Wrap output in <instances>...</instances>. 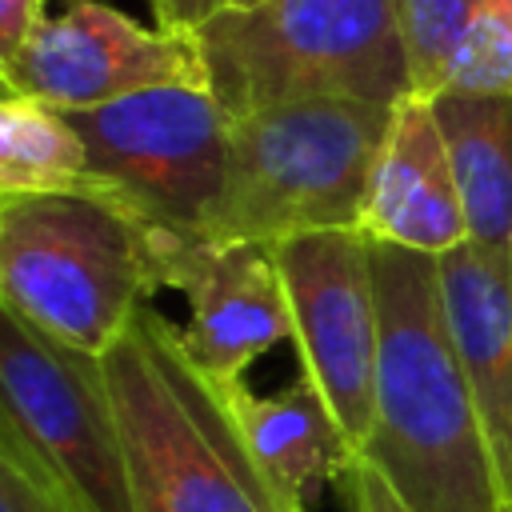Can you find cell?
Listing matches in <instances>:
<instances>
[{
	"label": "cell",
	"mask_w": 512,
	"mask_h": 512,
	"mask_svg": "<svg viewBox=\"0 0 512 512\" xmlns=\"http://www.w3.org/2000/svg\"><path fill=\"white\" fill-rule=\"evenodd\" d=\"M380 356L360 464L412 512H504L488 432L448 332L440 264L372 244Z\"/></svg>",
	"instance_id": "cell-1"
},
{
	"label": "cell",
	"mask_w": 512,
	"mask_h": 512,
	"mask_svg": "<svg viewBox=\"0 0 512 512\" xmlns=\"http://www.w3.org/2000/svg\"><path fill=\"white\" fill-rule=\"evenodd\" d=\"M100 360L132 512H304L252 452L232 392L188 356L180 324L156 304L140 308Z\"/></svg>",
	"instance_id": "cell-2"
},
{
	"label": "cell",
	"mask_w": 512,
	"mask_h": 512,
	"mask_svg": "<svg viewBox=\"0 0 512 512\" xmlns=\"http://www.w3.org/2000/svg\"><path fill=\"white\" fill-rule=\"evenodd\" d=\"M164 228L108 192L0 196V308L104 356L164 280Z\"/></svg>",
	"instance_id": "cell-3"
},
{
	"label": "cell",
	"mask_w": 512,
	"mask_h": 512,
	"mask_svg": "<svg viewBox=\"0 0 512 512\" xmlns=\"http://www.w3.org/2000/svg\"><path fill=\"white\" fill-rule=\"evenodd\" d=\"M208 88L228 116L288 100L412 96L396 0H256L196 28Z\"/></svg>",
	"instance_id": "cell-4"
},
{
	"label": "cell",
	"mask_w": 512,
	"mask_h": 512,
	"mask_svg": "<svg viewBox=\"0 0 512 512\" xmlns=\"http://www.w3.org/2000/svg\"><path fill=\"white\" fill-rule=\"evenodd\" d=\"M392 104L288 100L232 116L228 168L208 236L284 240L356 228Z\"/></svg>",
	"instance_id": "cell-5"
},
{
	"label": "cell",
	"mask_w": 512,
	"mask_h": 512,
	"mask_svg": "<svg viewBox=\"0 0 512 512\" xmlns=\"http://www.w3.org/2000/svg\"><path fill=\"white\" fill-rule=\"evenodd\" d=\"M0 452L40 472L72 512H132L104 360L0 308Z\"/></svg>",
	"instance_id": "cell-6"
},
{
	"label": "cell",
	"mask_w": 512,
	"mask_h": 512,
	"mask_svg": "<svg viewBox=\"0 0 512 512\" xmlns=\"http://www.w3.org/2000/svg\"><path fill=\"white\" fill-rule=\"evenodd\" d=\"M68 116L84 140L92 188L164 232H208L232 132L212 88H152Z\"/></svg>",
	"instance_id": "cell-7"
},
{
	"label": "cell",
	"mask_w": 512,
	"mask_h": 512,
	"mask_svg": "<svg viewBox=\"0 0 512 512\" xmlns=\"http://www.w3.org/2000/svg\"><path fill=\"white\" fill-rule=\"evenodd\" d=\"M0 84L4 96L84 112L152 88H208V68L196 32L148 28L104 0H64L0 60Z\"/></svg>",
	"instance_id": "cell-8"
},
{
	"label": "cell",
	"mask_w": 512,
	"mask_h": 512,
	"mask_svg": "<svg viewBox=\"0 0 512 512\" xmlns=\"http://www.w3.org/2000/svg\"><path fill=\"white\" fill-rule=\"evenodd\" d=\"M300 376H308L356 448L372 428L380 304L372 240L356 228L308 232L276 248Z\"/></svg>",
	"instance_id": "cell-9"
},
{
	"label": "cell",
	"mask_w": 512,
	"mask_h": 512,
	"mask_svg": "<svg viewBox=\"0 0 512 512\" xmlns=\"http://www.w3.org/2000/svg\"><path fill=\"white\" fill-rule=\"evenodd\" d=\"M164 280L184 292L188 356L224 388L244 384L252 360L292 340V312L272 244L208 232L164 236Z\"/></svg>",
	"instance_id": "cell-10"
},
{
	"label": "cell",
	"mask_w": 512,
	"mask_h": 512,
	"mask_svg": "<svg viewBox=\"0 0 512 512\" xmlns=\"http://www.w3.org/2000/svg\"><path fill=\"white\" fill-rule=\"evenodd\" d=\"M356 232L372 244L448 256L468 244V220L452 176L448 144L432 100L412 92L392 104L388 132L376 148Z\"/></svg>",
	"instance_id": "cell-11"
},
{
	"label": "cell",
	"mask_w": 512,
	"mask_h": 512,
	"mask_svg": "<svg viewBox=\"0 0 512 512\" xmlns=\"http://www.w3.org/2000/svg\"><path fill=\"white\" fill-rule=\"evenodd\" d=\"M440 264L452 344L468 372L504 504H512V244H460Z\"/></svg>",
	"instance_id": "cell-12"
},
{
	"label": "cell",
	"mask_w": 512,
	"mask_h": 512,
	"mask_svg": "<svg viewBox=\"0 0 512 512\" xmlns=\"http://www.w3.org/2000/svg\"><path fill=\"white\" fill-rule=\"evenodd\" d=\"M228 392L252 452L296 500H304L316 484H340L360 464V448L308 376H296L268 396L252 392L248 384Z\"/></svg>",
	"instance_id": "cell-13"
},
{
	"label": "cell",
	"mask_w": 512,
	"mask_h": 512,
	"mask_svg": "<svg viewBox=\"0 0 512 512\" xmlns=\"http://www.w3.org/2000/svg\"><path fill=\"white\" fill-rule=\"evenodd\" d=\"M428 100L448 144L468 240L512 244V96L436 92Z\"/></svg>",
	"instance_id": "cell-14"
},
{
	"label": "cell",
	"mask_w": 512,
	"mask_h": 512,
	"mask_svg": "<svg viewBox=\"0 0 512 512\" xmlns=\"http://www.w3.org/2000/svg\"><path fill=\"white\" fill-rule=\"evenodd\" d=\"M88 184V152L68 112L28 100H0V196L76 192Z\"/></svg>",
	"instance_id": "cell-15"
},
{
	"label": "cell",
	"mask_w": 512,
	"mask_h": 512,
	"mask_svg": "<svg viewBox=\"0 0 512 512\" xmlns=\"http://www.w3.org/2000/svg\"><path fill=\"white\" fill-rule=\"evenodd\" d=\"M440 92L512 96V0H480L464 20Z\"/></svg>",
	"instance_id": "cell-16"
},
{
	"label": "cell",
	"mask_w": 512,
	"mask_h": 512,
	"mask_svg": "<svg viewBox=\"0 0 512 512\" xmlns=\"http://www.w3.org/2000/svg\"><path fill=\"white\" fill-rule=\"evenodd\" d=\"M480 0H396L400 32L412 64V88L420 96H436L444 84V68L452 44Z\"/></svg>",
	"instance_id": "cell-17"
},
{
	"label": "cell",
	"mask_w": 512,
	"mask_h": 512,
	"mask_svg": "<svg viewBox=\"0 0 512 512\" xmlns=\"http://www.w3.org/2000/svg\"><path fill=\"white\" fill-rule=\"evenodd\" d=\"M0 512H72L68 500L24 460L0 452Z\"/></svg>",
	"instance_id": "cell-18"
},
{
	"label": "cell",
	"mask_w": 512,
	"mask_h": 512,
	"mask_svg": "<svg viewBox=\"0 0 512 512\" xmlns=\"http://www.w3.org/2000/svg\"><path fill=\"white\" fill-rule=\"evenodd\" d=\"M340 488H344L348 512H412V508H404L400 496L384 484V476L372 472L368 464H356V468L340 480Z\"/></svg>",
	"instance_id": "cell-19"
},
{
	"label": "cell",
	"mask_w": 512,
	"mask_h": 512,
	"mask_svg": "<svg viewBox=\"0 0 512 512\" xmlns=\"http://www.w3.org/2000/svg\"><path fill=\"white\" fill-rule=\"evenodd\" d=\"M152 16L160 28H180V32H196L200 24H208L212 16H220L224 8H232V0H148Z\"/></svg>",
	"instance_id": "cell-20"
},
{
	"label": "cell",
	"mask_w": 512,
	"mask_h": 512,
	"mask_svg": "<svg viewBox=\"0 0 512 512\" xmlns=\"http://www.w3.org/2000/svg\"><path fill=\"white\" fill-rule=\"evenodd\" d=\"M44 16V0H0V60L16 52Z\"/></svg>",
	"instance_id": "cell-21"
},
{
	"label": "cell",
	"mask_w": 512,
	"mask_h": 512,
	"mask_svg": "<svg viewBox=\"0 0 512 512\" xmlns=\"http://www.w3.org/2000/svg\"><path fill=\"white\" fill-rule=\"evenodd\" d=\"M248 4H256V0H232V8H248Z\"/></svg>",
	"instance_id": "cell-22"
},
{
	"label": "cell",
	"mask_w": 512,
	"mask_h": 512,
	"mask_svg": "<svg viewBox=\"0 0 512 512\" xmlns=\"http://www.w3.org/2000/svg\"><path fill=\"white\" fill-rule=\"evenodd\" d=\"M504 512H512V504H508V508H504Z\"/></svg>",
	"instance_id": "cell-23"
}]
</instances>
